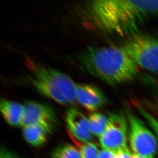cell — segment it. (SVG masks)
Here are the masks:
<instances>
[{"label":"cell","instance_id":"obj_1","mask_svg":"<svg viewBox=\"0 0 158 158\" xmlns=\"http://www.w3.org/2000/svg\"><path fill=\"white\" fill-rule=\"evenodd\" d=\"M88 13L102 31L130 37L148 19L158 15V1H96L88 5Z\"/></svg>","mask_w":158,"mask_h":158},{"label":"cell","instance_id":"obj_2","mask_svg":"<svg viewBox=\"0 0 158 158\" xmlns=\"http://www.w3.org/2000/svg\"><path fill=\"white\" fill-rule=\"evenodd\" d=\"M82 69L110 85L129 82L139 68L122 46L89 47L78 57Z\"/></svg>","mask_w":158,"mask_h":158},{"label":"cell","instance_id":"obj_3","mask_svg":"<svg viewBox=\"0 0 158 158\" xmlns=\"http://www.w3.org/2000/svg\"><path fill=\"white\" fill-rule=\"evenodd\" d=\"M29 79L40 94L61 105L71 104L76 99V84L61 72L39 67L32 72Z\"/></svg>","mask_w":158,"mask_h":158},{"label":"cell","instance_id":"obj_4","mask_svg":"<svg viewBox=\"0 0 158 158\" xmlns=\"http://www.w3.org/2000/svg\"><path fill=\"white\" fill-rule=\"evenodd\" d=\"M121 46L139 68L158 73V36L138 33Z\"/></svg>","mask_w":158,"mask_h":158},{"label":"cell","instance_id":"obj_5","mask_svg":"<svg viewBox=\"0 0 158 158\" xmlns=\"http://www.w3.org/2000/svg\"><path fill=\"white\" fill-rule=\"evenodd\" d=\"M127 124L123 115L119 114L109 115L106 127L99 137L103 149L116 155L128 149L127 144Z\"/></svg>","mask_w":158,"mask_h":158},{"label":"cell","instance_id":"obj_6","mask_svg":"<svg viewBox=\"0 0 158 158\" xmlns=\"http://www.w3.org/2000/svg\"><path fill=\"white\" fill-rule=\"evenodd\" d=\"M130 142L136 154L145 158H154L157 152V142L154 135L137 117L128 115Z\"/></svg>","mask_w":158,"mask_h":158},{"label":"cell","instance_id":"obj_7","mask_svg":"<svg viewBox=\"0 0 158 158\" xmlns=\"http://www.w3.org/2000/svg\"><path fill=\"white\" fill-rule=\"evenodd\" d=\"M21 126L39 125L51 133L57 123L55 112L48 105L35 101H29L24 105Z\"/></svg>","mask_w":158,"mask_h":158},{"label":"cell","instance_id":"obj_8","mask_svg":"<svg viewBox=\"0 0 158 158\" xmlns=\"http://www.w3.org/2000/svg\"><path fill=\"white\" fill-rule=\"evenodd\" d=\"M75 97L85 109L95 111L100 109L106 102V98L98 88L89 84H76Z\"/></svg>","mask_w":158,"mask_h":158},{"label":"cell","instance_id":"obj_9","mask_svg":"<svg viewBox=\"0 0 158 158\" xmlns=\"http://www.w3.org/2000/svg\"><path fill=\"white\" fill-rule=\"evenodd\" d=\"M66 122L71 134L78 140L88 142L92 139L88 119L79 110L73 108L67 110Z\"/></svg>","mask_w":158,"mask_h":158},{"label":"cell","instance_id":"obj_10","mask_svg":"<svg viewBox=\"0 0 158 158\" xmlns=\"http://www.w3.org/2000/svg\"><path fill=\"white\" fill-rule=\"evenodd\" d=\"M0 109L5 120L9 125L21 126L24 106L17 102L1 99Z\"/></svg>","mask_w":158,"mask_h":158},{"label":"cell","instance_id":"obj_11","mask_svg":"<svg viewBox=\"0 0 158 158\" xmlns=\"http://www.w3.org/2000/svg\"><path fill=\"white\" fill-rule=\"evenodd\" d=\"M50 134L44 127L33 125L24 127L23 135L25 140L35 147L42 146L46 142L48 135Z\"/></svg>","mask_w":158,"mask_h":158},{"label":"cell","instance_id":"obj_12","mask_svg":"<svg viewBox=\"0 0 158 158\" xmlns=\"http://www.w3.org/2000/svg\"><path fill=\"white\" fill-rule=\"evenodd\" d=\"M88 119L92 134L100 136L105 131L108 122V118L102 114L94 113L89 115Z\"/></svg>","mask_w":158,"mask_h":158},{"label":"cell","instance_id":"obj_13","mask_svg":"<svg viewBox=\"0 0 158 158\" xmlns=\"http://www.w3.org/2000/svg\"><path fill=\"white\" fill-rule=\"evenodd\" d=\"M53 158H81L79 151L70 144H64L54 151Z\"/></svg>","mask_w":158,"mask_h":158},{"label":"cell","instance_id":"obj_14","mask_svg":"<svg viewBox=\"0 0 158 158\" xmlns=\"http://www.w3.org/2000/svg\"><path fill=\"white\" fill-rule=\"evenodd\" d=\"M79 152L81 158H97L99 152L96 145L92 142H83L82 143L78 141H75Z\"/></svg>","mask_w":158,"mask_h":158},{"label":"cell","instance_id":"obj_15","mask_svg":"<svg viewBox=\"0 0 158 158\" xmlns=\"http://www.w3.org/2000/svg\"><path fill=\"white\" fill-rule=\"evenodd\" d=\"M139 110L141 114L146 119V120L149 124V125L152 127L153 130L155 131L158 137V120L156 119L150 114L146 112L142 107H140Z\"/></svg>","mask_w":158,"mask_h":158},{"label":"cell","instance_id":"obj_16","mask_svg":"<svg viewBox=\"0 0 158 158\" xmlns=\"http://www.w3.org/2000/svg\"><path fill=\"white\" fill-rule=\"evenodd\" d=\"M0 158H22L15 153L5 148H1L0 151Z\"/></svg>","mask_w":158,"mask_h":158},{"label":"cell","instance_id":"obj_17","mask_svg":"<svg viewBox=\"0 0 158 158\" xmlns=\"http://www.w3.org/2000/svg\"><path fill=\"white\" fill-rule=\"evenodd\" d=\"M97 158H115V155L110 151L103 149L99 152Z\"/></svg>","mask_w":158,"mask_h":158},{"label":"cell","instance_id":"obj_18","mask_svg":"<svg viewBox=\"0 0 158 158\" xmlns=\"http://www.w3.org/2000/svg\"><path fill=\"white\" fill-rule=\"evenodd\" d=\"M115 158H133L129 149H126L115 155Z\"/></svg>","mask_w":158,"mask_h":158},{"label":"cell","instance_id":"obj_19","mask_svg":"<svg viewBox=\"0 0 158 158\" xmlns=\"http://www.w3.org/2000/svg\"><path fill=\"white\" fill-rule=\"evenodd\" d=\"M133 158H145L144 157H142V156H141L138 155H137V154H133Z\"/></svg>","mask_w":158,"mask_h":158},{"label":"cell","instance_id":"obj_20","mask_svg":"<svg viewBox=\"0 0 158 158\" xmlns=\"http://www.w3.org/2000/svg\"><path fill=\"white\" fill-rule=\"evenodd\" d=\"M157 89H158V80H157Z\"/></svg>","mask_w":158,"mask_h":158}]
</instances>
